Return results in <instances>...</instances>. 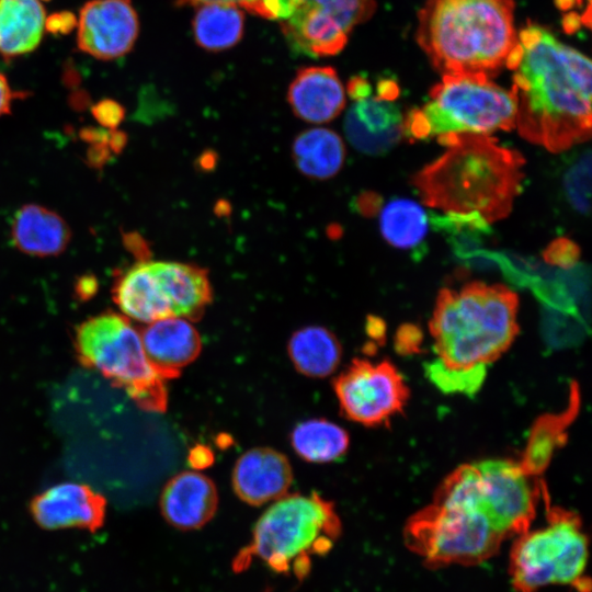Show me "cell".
Listing matches in <instances>:
<instances>
[{
	"label": "cell",
	"mask_w": 592,
	"mask_h": 592,
	"mask_svg": "<svg viewBox=\"0 0 592 592\" xmlns=\"http://www.w3.org/2000/svg\"><path fill=\"white\" fill-rule=\"evenodd\" d=\"M505 68L513 72L515 127L526 140L560 152L591 135V61L548 29L530 23Z\"/></svg>",
	"instance_id": "1"
},
{
	"label": "cell",
	"mask_w": 592,
	"mask_h": 592,
	"mask_svg": "<svg viewBox=\"0 0 592 592\" xmlns=\"http://www.w3.org/2000/svg\"><path fill=\"white\" fill-rule=\"evenodd\" d=\"M519 299L501 284L471 282L443 288L429 323L434 358L425 373L444 392L475 395L487 368L513 343Z\"/></svg>",
	"instance_id": "2"
},
{
	"label": "cell",
	"mask_w": 592,
	"mask_h": 592,
	"mask_svg": "<svg viewBox=\"0 0 592 592\" xmlns=\"http://www.w3.org/2000/svg\"><path fill=\"white\" fill-rule=\"evenodd\" d=\"M446 150L418 171L422 202L445 213L478 214L488 224L506 217L521 192L524 158L485 134L439 136Z\"/></svg>",
	"instance_id": "3"
},
{
	"label": "cell",
	"mask_w": 592,
	"mask_h": 592,
	"mask_svg": "<svg viewBox=\"0 0 592 592\" xmlns=\"http://www.w3.org/2000/svg\"><path fill=\"white\" fill-rule=\"evenodd\" d=\"M514 0H426L415 38L445 75L494 77L517 44Z\"/></svg>",
	"instance_id": "4"
},
{
	"label": "cell",
	"mask_w": 592,
	"mask_h": 592,
	"mask_svg": "<svg viewBox=\"0 0 592 592\" xmlns=\"http://www.w3.org/2000/svg\"><path fill=\"white\" fill-rule=\"evenodd\" d=\"M341 522L331 501L317 492L283 496L260 516L251 540L236 555L232 569L241 572L254 560L277 573L305 578L311 558L332 548Z\"/></svg>",
	"instance_id": "5"
},
{
	"label": "cell",
	"mask_w": 592,
	"mask_h": 592,
	"mask_svg": "<svg viewBox=\"0 0 592 592\" xmlns=\"http://www.w3.org/2000/svg\"><path fill=\"white\" fill-rule=\"evenodd\" d=\"M516 100L511 90L481 75H445L422 107L403 116L402 134L422 140L447 133L485 134L515 128Z\"/></svg>",
	"instance_id": "6"
},
{
	"label": "cell",
	"mask_w": 592,
	"mask_h": 592,
	"mask_svg": "<svg viewBox=\"0 0 592 592\" xmlns=\"http://www.w3.org/2000/svg\"><path fill=\"white\" fill-rule=\"evenodd\" d=\"M75 346L82 365L99 371L149 412H163L168 403L164 379L145 353L140 333L127 317L106 311L83 321Z\"/></svg>",
	"instance_id": "7"
},
{
	"label": "cell",
	"mask_w": 592,
	"mask_h": 592,
	"mask_svg": "<svg viewBox=\"0 0 592 592\" xmlns=\"http://www.w3.org/2000/svg\"><path fill=\"white\" fill-rule=\"evenodd\" d=\"M403 537L407 547L432 569L481 563L504 540L480 511L435 499L408 520Z\"/></svg>",
	"instance_id": "8"
},
{
	"label": "cell",
	"mask_w": 592,
	"mask_h": 592,
	"mask_svg": "<svg viewBox=\"0 0 592 592\" xmlns=\"http://www.w3.org/2000/svg\"><path fill=\"white\" fill-rule=\"evenodd\" d=\"M514 542L509 572L516 592H536L548 584L572 583L588 559V537L572 511L549 508L547 524Z\"/></svg>",
	"instance_id": "9"
},
{
	"label": "cell",
	"mask_w": 592,
	"mask_h": 592,
	"mask_svg": "<svg viewBox=\"0 0 592 592\" xmlns=\"http://www.w3.org/2000/svg\"><path fill=\"white\" fill-rule=\"evenodd\" d=\"M521 463L488 459L455 469L456 491L504 538L526 532L535 517L539 482Z\"/></svg>",
	"instance_id": "10"
},
{
	"label": "cell",
	"mask_w": 592,
	"mask_h": 592,
	"mask_svg": "<svg viewBox=\"0 0 592 592\" xmlns=\"http://www.w3.org/2000/svg\"><path fill=\"white\" fill-rule=\"evenodd\" d=\"M333 389L344 417L366 426L388 423L409 398L403 376L389 361L354 358L334 379Z\"/></svg>",
	"instance_id": "11"
},
{
	"label": "cell",
	"mask_w": 592,
	"mask_h": 592,
	"mask_svg": "<svg viewBox=\"0 0 592 592\" xmlns=\"http://www.w3.org/2000/svg\"><path fill=\"white\" fill-rule=\"evenodd\" d=\"M375 10V0H300L281 29L296 49L328 57L340 53L353 29L372 18Z\"/></svg>",
	"instance_id": "12"
},
{
	"label": "cell",
	"mask_w": 592,
	"mask_h": 592,
	"mask_svg": "<svg viewBox=\"0 0 592 592\" xmlns=\"http://www.w3.org/2000/svg\"><path fill=\"white\" fill-rule=\"evenodd\" d=\"M139 32L138 15L132 0H91L78 20V47L103 60L128 53Z\"/></svg>",
	"instance_id": "13"
},
{
	"label": "cell",
	"mask_w": 592,
	"mask_h": 592,
	"mask_svg": "<svg viewBox=\"0 0 592 592\" xmlns=\"http://www.w3.org/2000/svg\"><path fill=\"white\" fill-rule=\"evenodd\" d=\"M34 521L46 530L94 532L105 520V499L87 485L65 482L37 494L31 502Z\"/></svg>",
	"instance_id": "14"
},
{
	"label": "cell",
	"mask_w": 592,
	"mask_h": 592,
	"mask_svg": "<svg viewBox=\"0 0 592 592\" xmlns=\"http://www.w3.org/2000/svg\"><path fill=\"white\" fill-rule=\"evenodd\" d=\"M403 115L395 99L373 92L353 100L344 118V133L350 144L369 156L389 151L403 136Z\"/></svg>",
	"instance_id": "15"
},
{
	"label": "cell",
	"mask_w": 592,
	"mask_h": 592,
	"mask_svg": "<svg viewBox=\"0 0 592 592\" xmlns=\"http://www.w3.org/2000/svg\"><path fill=\"white\" fill-rule=\"evenodd\" d=\"M293 470L285 455L270 447H254L243 453L232 470L236 494L250 505H262L286 494Z\"/></svg>",
	"instance_id": "16"
},
{
	"label": "cell",
	"mask_w": 592,
	"mask_h": 592,
	"mask_svg": "<svg viewBox=\"0 0 592 592\" xmlns=\"http://www.w3.org/2000/svg\"><path fill=\"white\" fill-rule=\"evenodd\" d=\"M140 337L147 358L164 380L178 377L202 350L195 327L177 316L148 323Z\"/></svg>",
	"instance_id": "17"
},
{
	"label": "cell",
	"mask_w": 592,
	"mask_h": 592,
	"mask_svg": "<svg viewBox=\"0 0 592 592\" xmlns=\"http://www.w3.org/2000/svg\"><path fill=\"white\" fill-rule=\"evenodd\" d=\"M287 102L295 116L312 124L334 119L345 106V90L330 66L300 68L287 90Z\"/></svg>",
	"instance_id": "18"
},
{
	"label": "cell",
	"mask_w": 592,
	"mask_h": 592,
	"mask_svg": "<svg viewBox=\"0 0 592 592\" xmlns=\"http://www.w3.org/2000/svg\"><path fill=\"white\" fill-rule=\"evenodd\" d=\"M217 504L213 480L197 471H182L172 477L160 498L164 520L183 531L204 526L214 516Z\"/></svg>",
	"instance_id": "19"
},
{
	"label": "cell",
	"mask_w": 592,
	"mask_h": 592,
	"mask_svg": "<svg viewBox=\"0 0 592 592\" xmlns=\"http://www.w3.org/2000/svg\"><path fill=\"white\" fill-rule=\"evenodd\" d=\"M151 270L173 316L200 320L213 300L206 269L195 264L150 261Z\"/></svg>",
	"instance_id": "20"
},
{
	"label": "cell",
	"mask_w": 592,
	"mask_h": 592,
	"mask_svg": "<svg viewBox=\"0 0 592 592\" xmlns=\"http://www.w3.org/2000/svg\"><path fill=\"white\" fill-rule=\"evenodd\" d=\"M13 244L21 252L39 258L62 253L70 240L67 221L56 212L38 204H25L13 216Z\"/></svg>",
	"instance_id": "21"
},
{
	"label": "cell",
	"mask_w": 592,
	"mask_h": 592,
	"mask_svg": "<svg viewBox=\"0 0 592 592\" xmlns=\"http://www.w3.org/2000/svg\"><path fill=\"white\" fill-rule=\"evenodd\" d=\"M113 298L125 317L139 322L173 316L148 260L137 262L117 278Z\"/></svg>",
	"instance_id": "22"
},
{
	"label": "cell",
	"mask_w": 592,
	"mask_h": 592,
	"mask_svg": "<svg viewBox=\"0 0 592 592\" xmlns=\"http://www.w3.org/2000/svg\"><path fill=\"white\" fill-rule=\"evenodd\" d=\"M45 25L39 0H0V56L9 59L32 52Z\"/></svg>",
	"instance_id": "23"
},
{
	"label": "cell",
	"mask_w": 592,
	"mask_h": 592,
	"mask_svg": "<svg viewBox=\"0 0 592 592\" xmlns=\"http://www.w3.org/2000/svg\"><path fill=\"white\" fill-rule=\"evenodd\" d=\"M297 170L314 180H328L339 173L345 160V146L334 130L312 127L299 133L292 144Z\"/></svg>",
	"instance_id": "24"
},
{
	"label": "cell",
	"mask_w": 592,
	"mask_h": 592,
	"mask_svg": "<svg viewBox=\"0 0 592 592\" xmlns=\"http://www.w3.org/2000/svg\"><path fill=\"white\" fill-rule=\"evenodd\" d=\"M287 351L295 368L314 378L331 375L342 355L337 337L321 326H306L296 330L288 341Z\"/></svg>",
	"instance_id": "25"
},
{
	"label": "cell",
	"mask_w": 592,
	"mask_h": 592,
	"mask_svg": "<svg viewBox=\"0 0 592 592\" xmlns=\"http://www.w3.org/2000/svg\"><path fill=\"white\" fill-rule=\"evenodd\" d=\"M195 8L192 31L200 47L217 53L241 41L244 30V12L241 8L227 3H204Z\"/></svg>",
	"instance_id": "26"
},
{
	"label": "cell",
	"mask_w": 592,
	"mask_h": 592,
	"mask_svg": "<svg viewBox=\"0 0 592 592\" xmlns=\"http://www.w3.org/2000/svg\"><path fill=\"white\" fill-rule=\"evenodd\" d=\"M291 441L295 452L310 463L337 460L349 447V435L344 429L323 419L299 423L293 430Z\"/></svg>",
	"instance_id": "27"
},
{
	"label": "cell",
	"mask_w": 592,
	"mask_h": 592,
	"mask_svg": "<svg viewBox=\"0 0 592 592\" xmlns=\"http://www.w3.org/2000/svg\"><path fill=\"white\" fill-rule=\"evenodd\" d=\"M384 239L399 249H417L428 232V217L421 205L408 198L389 201L380 212Z\"/></svg>",
	"instance_id": "28"
},
{
	"label": "cell",
	"mask_w": 592,
	"mask_h": 592,
	"mask_svg": "<svg viewBox=\"0 0 592 592\" xmlns=\"http://www.w3.org/2000/svg\"><path fill=\"white\" fill-rule=\"evenodd\" d=\"M590 151L583 153L580 159L567 171L565 177V190L568 201L581 212L590 209V180H591Z\"/></svg>",
	"instance_id": "29"
},
{
	"label": "cell",
	"mask_w": 592,
	"mask_h": 592,
	"mask_svg": "<svg viewBox=\"0 0 592 592\" xmlns=\"http://www.w3.org/2000/svg\"><path fill=\"white\" fill-rule=\"evenodd\" d=\"M544 258L548 263L561 267H571L579 258V249L568 239H557L547 247L544 252Z\"/></svg>",
	"instance_id": "30"
},
{
	"label": "cell",
	"mask_w": 592,
	"mask_h": 592,
	"mask_svg": "<svg viewBox=\"0 0 592 592\" xmlns=\"http://www.w3.org/2000/svg\"><path fill=\"white\" fill-rule=\"evenodd\" d=\"M299 4L300 0H259L257 16L282 23L296 12Z\"/></svg>",
	"instance_id": "31"
},
{
	"label": "cell",
	"mask_w": 592,
	"mask_h": 592,
	"mask_svg": "<svg viewBox=\"0 0 592 592\" xmlns=\"http://www.w3.org/2000/svg\"><path fill=\"white\" fill-rule=\"evenodd\" d=\"M92 113L96 121L110 128L116 127L124 117V109L112 100H104L93 106Z\"/></svg>",
	"instance_id": "32"
},
{
	"label": "cell",
	"mask_w": 592,
	"mask_h": 592,
	"mask_svg": "<svg viewBox=\"0 0 592 592\" xmlns=\"http://www.w3.org/2000/svg\"><path fill=\"white\" fill-rule=\"evenodd\" d=\"M354 209L363 216L371 217L375 215L382 204L379 195L373 192H364L355 197L353 202Z\"/></svg>",
	"instance_id": "33"
},
{
	"label": "cell",
	"mask_w": 592,
	"mask_h": 592,
	"mask_svg": "<svg viewBox=\"0 0 592 592\" xmlns=\"http://www.w3.org/2000/svg\"><path fill=\"white\" fill-rule=\"evenodd\" d=\"M178 5H200L204 3H227L235 4L250 12L251 14L258 15L259 0H175Z\"/></svg>",
	"instance_id": "34"
},
{
	"label": "cell",
	"mask_w": 592,
	"mask_h": 592,
	"mask_svg": "<svg viewBox=\"0 0 592 592\" xmlns=\"http://www.w3.org/2000/svg\"><path fill=\"white\" fill-rule=\"evenodd\" d=\"M556 4L561 11H567L568 13L571 9L580 10V14L584 22L585 27L591 25V0H556ZM566 13L565 15H567Z\"/></svg>",
	"instance_id": "35"
},
{
	"label": "cell",
	"mask_w": 592,
	"mask_h": 592,
	"mask_svg": "<svg viewBox=\"0 0 592 592\" xmlns=\"http://www.w3.org/2000/svg\"><path fill=\"white\" fill-rule=\"evenodd\" d=\"M189 463L195 469L209 467L214 463V454L207 446L196 445L189 453Z\"/></svg>",
	"instance_id": "36"
},
{
	"label": "cell",
	"mask_w": 592,
	"mask_h": 592,
	"mask_svg": "<svg viewBox=\"0 0 592 592\" xmlns=\"http://www.w3.org/2000/svg\"><path fill=\"white\" fill-rule=\"evenodd\" d=\"M23 93L11 89L5 76L0 72V116L11 112L12 102L22 98Z\"/></svg>",
	"instance_id": "37"
},
{
	"label": "cell",
	"mask_w": 592,
	"mask_h": 592,
	"mask_svg": "<svg viewBox=\"0 0 592 592\" xmlns=\"http://www.w3.org/2000/svg\"><path fill=\"white\" fill-rule=\"evenodd\" d=\"M96 291V281L92 276H83L77 284V294L80 298H89Z\"/></svg>",
	"instance_id": "38"
},
{
	"label": "cell",
	"mask_w": 592,
	"mask_h": 592,
	"mask_svg": "<svg viewBox=\"0 0 592 592\" xmlns=\"http://www.w3.org/2000/svg\"><path fill=\"white\" fill-rule=\"evenodd\" d=\"M127 246L136 254H143V258L147 260V253H149L148 247L146 246L145 240L137 236L136 234L127 236Z\"/></svg>",
	"instance_id": "39"
},
{
	"label": "cell",
	"mask_w": 592,
	"mask_h": 592,
	"mask_svg": "<svg viewBox=\"0 0 592 592\" xmlns=\"http://www.w3.org/2000/svg\"><path fill=\"white\" fill-rule=\"evenodd\" d=\"M571 584H573L574 588L579 592H590L591 591V582H590V579L588 577L580 576Z\"/></svg>",
	"instance_id": "40"
}]
</instances>
